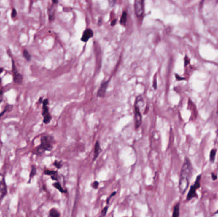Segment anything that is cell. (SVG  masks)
I'll return each instance as SVG.
<instances>
[{
  "label": "cell",
  "instance_id": "cell-1",
  "mask_svg": "<svg viewBox=\"0 0 218 217\" xmlns=\"http://www.w3.org/2000/svg\"><path fill=\"white\" fill-rule=\"evenodd\" d=\"M192 174H193L192 164L190 159L186 158L181 169L179 183V189L182 194H184L188 188Z\"/></svg>",
  "mask_w": 218,
  "mask_h": 217
},
{
  "label": "cell",
  "instance_id": "cell-2",
  "mask_svg": "<svg viewBox=\"0 0 218 217\" xmlns=\"http://www.w3.org/2000/svg\"><path fill=\"white\" fill-rule=\"evenodd\" d=\"M41 143L39 147L36 148L34 150V154L36 155H42L45 151H51L53 148L54 143V139L52 136L45 134L42 136Z\"/></svg>",
  "mask_w": 218,
  "mask_h": 217
},
{
  "label": "cell",
  "instance_id": "cell-3",
  "mask_svg": "<svg viewBox=\"0 0 218 217\" xmlns=\"http://www.w3.org/2000/svg\"><path fill=\"white\" fill-rule=\"evenodd\" d=\"M200 180H201V174L198 175L196 178V181L195 182L194 185L191 187V188L189 190V192L187 194V201H190L192 199L195 197H197L198 195L196 194V190L198 189L200 187Z\"/></svg>",
  "mask_w": 218,
  "mask_h": 217
},
{
  "label": "cell",
  "instance_id": "cell-4",
  "mask_svg": "<svg viewBox=\"0 0 218 217\" xmlns=\"http://www.w3.org/2000/svg\"><path fill=\"white\" fill-rule=\"evenodd\" d=\"M43 107H42V115L43 117H44V124H48L49 123H50L51 119H52V117H51L50 114L49 113V100L47 99H45L43 101Z\"/></svg>",
  "mask_w": 218,
  "mask_h": 217
},
{
  "label": "cell",
  "instance_id": "cell-5",
  "mask_svg": "<svg viewBox=\"0 0 218 217\" xmlns=\"http://www.w3.org/2000/svg\"><path fill=\"white\" fill-rule=\"evenodd\" d=\"M144 1L145 0H135L134 9L136 17H142L144 14Z\"/></svg>",
  "mask_w": 218,
  "mask_h": 217
},
{
  "label": "cell",
  "instance_id": "cell-6",
  "mask_svg": "<svg viewBox=\"0 0 218 217\" xmlns=\"http://www.w3.org/2000/svg\"><path fill=\"white\" fill-rule=\"evenodd\" d=\"M134 120L135 129H138L142 124V116L140 111V107L135 104L134 105Z\"/></svg>",
  "mask_w": 218,
  "mask_h": 217
},
{
  "label": "cell",
  "instance_id": "cell-7",
  "mask_svg": "<svg viewBox=\"0 0 218 217\" xmlns=\"http://www.w3.org/2000/svg\"><path fill=\"white\" fill-rule=\"evenodd\" d=\"M12 75L14 82L16 84L21 85L23 82V76L17 69L14 62L12 61Z\"/></svg>",
  "mask_w": 218,
  "mask_h": 217
},
{
  "label": "cell",
  "instance_id": "cell-8",
  "mask_svg": "<svg viewBox=\"0 0 218 217\" xmlns=\"http://www.w3.org/2000/svg\"><path fill=\"white\" fill-rule=\"evenodd\" d=\"M7 194V186L5 177L3 174L0 173V200H2Z\"/></svg>",
  "mask_w": 218,
  "mask_h": 217
},
{
  "label": "cell",
  "instance_id": "cell-9",
  "mask_svg": "<svg viewBox=\"0 0 218 217\" xmlns=\"http://www.w3.org/2000/svg\"><path fill=\"white\" fill-rule=\"evenodd\" d=\"M109 81H104L103 82L101 83V86L99 88V90L98 91L97 95L99 97H104L105 96V92L106 89H107V87L109 86Z\"/></svg>",
  "mask_w": 218,
  "mask_h": 217
},
{
  "label": "cell",
  "instance_id": "cell-10",
  "mask_svg": "<svg viewBox=\"0 0 218 217\" xmlns=\"http://www.w3.org/2000/svg\"><path fill=\"white\" fill-rule=\"evenodd\" d=\"M93 36V32L91 29H86L84 31L82 37H81V40L83 42H87L90 38Z\"/></svg>",
  "mask_w": 218,
  "mask_h": 217
},
{
  "label": "cell",
  "instance_id": "cell-11",
  "mask_svg": "<svg viewBox=\"0 0 218 217\" xmlns=\"http://www.w3.org/2000/svg\"><path fill=\"white\" fill-rule=\"evenodd\" d=\"M101 152V148L100 147V143L99 141H96L95 144V149H94V158L93 160H95Z\"/></svg>",
  "mask_w": 218,
  "mask_h": 217
},
{
  "label": "cell",
  "instance_id": "cell-12",
  "mask_svg": "<svg viewBox=\"0 0 218 217\" xmlns=\"http://www.w3.org/2000/svg\"><path fill=\"white\" fill-rule=\"evenodd\" d=\"M54 5H55V4L53 3V5L50 7L49 8V9H48V14H49L50 20H54V15H55V8H54Z\"/></svg>",
  "mask_w": 218,
  "mask_h": 217
},
{
  "label": "cell",
  "instance_id": "cell-13",
  "mask_svg": "<svg viewBox=\"0 0 218 217\" xmlns=\"http://www.w3.org/2000/svg\"><path fill=\"white\" fill-rule=\"evenodd\" d=\"M36 174V169L35 165H32L31 169V171H30V174H29V179L28 181V183H30L31 180L33 179V178L35 176Z\"/></svg>",
  "mask_w": 218,
  "mask_h": 217
},
{
  "label": "cell",
  "instance_id": "cell-14",
  "mask_svg": "<svg viewBox=\"0 0 218 217\" xmlns=\"http://www.w3.org/2000/svg\"><path fill=\"white\" fill-rule=\"evenodd\" d=\"M179 211H180V205H179V203H178L175 206L174 208L172 216L174 217H178L179 216Z\"/></svg>",
  "mask_w": 218,
  "mask_h": 217
},
{
  "label": "cell",
  "instance_id": "cell-15",
  "mask_svg": "<svg viewBox=\"0 0 218 217\" xmlns=\"http://www.w3.org/2000/svg\"><path fill=\"white\" fill-rule=\"evenodd\" d=\"M49 216L51 217H59L60 216V213L56 209L52 208L49 211Z\"/></svg>",
  "mask_w": 218,
  "mask_h": 217
},
{
  "label": "cell",
  "instance_id": "cell-16",
  "mask_svg": "<svg viewBox=\"0 0 218 217\" xmlns=\"http://www.w3.org/2000/svg\"><path fill=\"white\" fill-rule=\"evenodd\" d=\"M127 21V14L126 12H123L120 19V24L122 25H125Z\"/></svg>",
  "mask_w": 218,
  "mask_h": 217
},
{
  "label": "cell",
  "instance_id": "cell-17",
  "mask_svg": "<svg viewBox=\"0 0 218 217\" xmlns=\"http://www.w3.org/2000/svg\"><path fill=\"white\" fill-rule=\"evenodd\" d=\"M216 151L217 150L216 148H214L211 150L210 152V157H209V159H210L211 162H214L216 155Z\"/></svg>",
  "mask_w": 218,
  "mask_h": 217
},
{
  "label": "cell",
  "instance_id": "cell-18",
  "mask_svg": "<svg viewBox=\"0 0 218 217\" xmlns=\"http://www.w3.org/2000/svg\"><path fill=\"white\" fill-rule=\"evenodd\" d=\"M53 185H54V187H55V189H57L58 190L60 191L61 192H62V193H66V190H64L62 188L61 185H60V184H59V182H55L54 184H53Z\"/></svg>",
  "mask_w": 218,
  "mask_h": 217
},
{
  "label": "cell",
  "instance_id": "cell-19",
  "mask_svg": "<svg viewBox=\"0 0 218 217\" xmlns=\"http://www.w3.org/2000/svg\"><path fill=\"white\" fill-rule=\"evenodd\" d=\"M12 108H13V106H12V105L7 104V105H6V106H5V110H4L1 113H0V117H1L3 115H4V113H5L6 112L11 111Z\"/></svg>",
  "mask_w": 218,
  "mask_h": 217
},
{
  "label": "cell",
  "instance_id": "cell-20",
  "mask_svg": "<svg viewBox=\"0 0 218 217\" xmlns=\"http://www.w3.org/2000/svg\"><path fill=\"white\" fill-rule=\"evenodd\" d=\"M23 56L24 58L26 59L28 61H29L31 60V54L28 52V51L27 50H24L23 51Z\"/></svg>",
  "mask_w": 218,
  "mask_h": 217
},
{
  "label": "cell",
  "instance_id": "cell-21",
  "mask_svg": "<svg viewBox=\"0 0 218 217\" xmlns=\"http://www.w3.org/2000/svg\"><path fill=\"white\" fill-rule=\"evenodd\" d=\"M44 174H46V175L52 176V175H54V174H57V171H53V170L45 169V170H44Z\"/></svg>",
  "mask_w": 218,
  "mask_h": 217
},
{
  "label": "cell",
  "instance_id": "cell-22",
  "mask_svg": "<svg viewBox=\"0 0 218 217\" xmlns=\"http://www.w3.org/2000/svg\"><path fill=\"white\" fill-rule=\"evenodd\" d=\"M54 165H55V167H56L57 168L59 169V168H61V166H62V163H61V161H58V160H55V161L54 162Z\"/></svg>",
  "mask_w": 218,
  "mask_h": 217
},
{
  "label": "cell",
  "instance_id": "cell-23",
  "mask_svg": "<svg viewBox=\"0 0 218 217\" xmlns=\"http://www.w3.org/2000/svg\"><path fill=\"white\" fill-rule=\"evenodd\" d=\"M107 211H108V206H106L104 208V209L101 211V216H105Z\"/></svg>",
  "mask_w": 218,
  "mask_h": 217
},
{
  "label": "cell",
  "instance_id": "cell-24",
  "mask_svg": "<svg viewBox=\"0 0 218 217\" xmlns=\"http://www.w3.org/2000/svg\"><path fill=\"white\" fill-rule=\"evenodd\" d=\"M109 3L110 6L111 7H113L115 5V3H116V0H109Z\"/></svg>",
  "mask_w": 218,
  "mask_h": 217
},
{
  "label": "cell",
  "instance_id": "cell-25",
  "mask_svg": "<svg viewBox=\"0 0 218 217\" xmlns=\"http://www.w3.org/2000/svg\"><path fill=\"white\" fill-rule=\"evenodd\" d=\"M3 99V91L1 89H0V104L2 103Z\"/></svg>",
  "mask_w": 218,
  "mask_h": 217
},
{
  "label": "cell",
  "instance_id": "cell-26",
  "mask_svg": "<svg viewBox=\"0 0 218 217\" xmlns=\"http://www.w3.org/2000/svg\"><path fill=\"white\" fill-rule=\"evenodd\" d=\"M98 186H99V183H98V181H95V182L93 183V188L95 189H98Z\"/></svg>",
  "mask_w": 218,
  "mask_h": 217
},
{
  "label": "cell",
  "instance_id": "cell-27",
  "mask_svg": "<svg viewBox=\"0 0 218 217\" xmlns=\"http://www.w3.org/2000/svg\"><path fill=\"white\" fill-rule=\"evenodd\" d=\"M17 13L16 10H15V9H14H14L12 10V14H11L12 17V18H14V17H16V16H17Z\"/></svg>",
  "mask_w": 218,
  "mask_h": 217
},
{
  "label": "cell",
  "instance_id": "cell-28",
  "mask_svg": "<svg viewBox=\"0 0 218 217\" xmlns=\"http://www.w3.org/2000/svg\"><path fill=\"white\" fill-rule=\"evenodd\" d=\"M153 87L155 89H157V80L156 78L154 79V82H153Z\"/></svg>",
  "mask_w": 218,
  "mask_h": 217
},
{
  "label": "cell",
  "instance_id": "cell-29",
  "mask_svg": "<svg viewBox=\"0 0 218 217\" xmlns=\"http://www.w3.org/2000/svg\"><path fill=\"white\" fill-rule=\"evenodd\" d=\"M115 194H116V192H113L112 194H111L110 195V197L108 198V199H107V203H109V201H110V199H111V198H112L113 196H114V195H115Z\"/></svg>",
  "mask_w": 218,
  "mask_h": 217
},
{
  "label": "cell",
  "instance_id": "cell-30",
  "mask_svg": "<svg viewBox=\"0 0 218 217\" xmlns=\"http://www.w3.org/2000/svg\"><path fill=\"white\" fill-rule=\"evenodd\" d=\"M212 178L213 180H217V176L215 174L212 173Z\"/></svg>",
  "mask_w": 218,
  "mask_h": 217
},
{
  "label": "cell",
  "instance_id": "cell-31",
  "mask_svg": "<svg viewBox=\"0 0 218 217\" xmlns=\"http://www.w3.org/2000/svg\"><path fill=\"white\" fill-rule=\"evenodd\" d=\"M3 71V69L0 68V74H1ZM1 78H0V82H1Z\"/></svg>",
  "mask_w": 218,
  "mask_h": 217
},
{
  "label": "cell",
  "instance_id": "cell-32",
  "mask_svg": "<svg viewBox=\"0 0 218 217\" xmlns=\"http://www.w3.org/2000/svg\"><path fill=\"white\" fill-rule=\"evenodd\" d=\"M215 214H218V210L216 211V213H215Z\"/></svg>",
  "mask_w": 218,
  "mask_h": 217
}]
</instances>
